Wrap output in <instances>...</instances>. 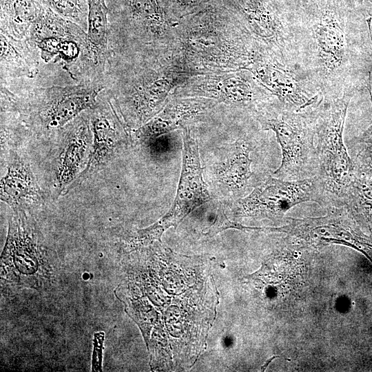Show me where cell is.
Masks as SVG:
<instances>
[{"label": "cell", "instance_id": "6da1fadb", "mask_svg": "<svg viewBox=\"0 0 372 372\" xmlns=\"http://www.w3.org/2000/svg\"><path fill=\"white\" fill-rule=\"evenodd\" d=\"M345 8L318 0L296 12V62L324 99L355 93L372 70L362 30Z\"/></svg>", "mask_w": 372, "mask_h": 372}, {"label": "cell", "instance_id": "7a4b0ae2", "mask_svg": "<svg viewBox=\"0 0 372 372\" xmlns=\"http://www.w3.org/2000/svg\"><path fill=\"white\" fill-rule=\"evenodd\" d=\"M1 99L8 110H21L32 126L43 131L58 130L84 111L93 108L105 89L100 81L64 85L23 84L1 87Z\"/></svg>", "mask_w": 372, "mask_h": 372}, {"label": "cell", "instance_id": "3957f363", "mask_svg": "<svg viewBox=\"0 0 372 372\" xmlns=\"http://www.w3.org/2000/svg\"><path fill=\"white\" fill-rule=\"evenodd\" d=\"M354 92L324 99L315 121L317 174L322 183L327 207H342L354 170L343 139L348 107Z\"/></svg>", "mask_w": 372, "mask_h": 372}, {"label": "cell", "instance_id": "277c9868", "mask_svg": "<svg viewBox=\"0 0 372 372\" xmlns=\"http://www.w3.org/2000/svg\"><path fill=\"white\" fill-rule=\"evenodd\" d=\"M317 110L309 113L296 112L286 109L274 100L254 116L262 130L275 133L281 149V163L273 172V176L285 180H296L316 176L315 121Z\"/></svg>", "mask_w": 372, "mask_h": 372}, {"label": "cell", "instance_id": "5b68a950", "mask_svg": "<svg viewBox=\"0 0 372 372\" xmlns=\"http://www.w3.org/2000/svg\"><path fill=\"white\" fill-rule=\"evenodd\" d=\"M110 52L156 50L168 23L167 0H107Z\"/></svg>", "mask_w": 372, "mask_h": 372}, {"label": "cell", "instance_id": "8992f818", "mask_svg": "<svg viewBox=\"0 0 372 372\" xmlns=\"http://www.w3.org/2000/svg\"><path fill=\"white\" fill-rule=\"evenodd\" d=\"M309 201L327 206L323 187L318 176L285 180L269 175L263 176L245 197L225 203L229 204L236 217L274 220L282 218L292 207Z\"/></svg>", "mask_w": 372, "mask_h": 372}, {"label": "cell", "instance_id": "52a82bcc", "mask_svg": "<svg viewBox=\"0 0 372 372\" xmlns=\"http://www.w3.org/2000/svg\"><path fill=\"white\" fill-rule=\"evenodd\" d=\"M287 110L296 112H313L324 98L299 65L280 62L269 53L255 49L245 68Z\"/></svg>", "mask_w": 372, "mask_h": 372}, {"label": "cell", "instance_id": "ba28073f", "mask_svg": "<svg viewBox=\"0 0 372 372\" xmlns=\"http://www.w3.org/2000/svg\"><path fill=\"white\" fill-rule=\"evenodd\" d=\"M183 137L182 169L174 200L159 220L147 227L149 235L158 240L167 228L176 227L191 211L211 200L203 178L198 143L189 128H184Z\"/></svg>", "mask_w": 372, "mask_h": 372}, {"label": "cell", "instance_id": "9c48e42d", "mask_svg": "<svg viewBox=\"0 0 372 372\" xmlns=\"http://www.w3.org/2000/svg\"><path fill=\"white\" fill-rule=\"evenodd\" d=\"M254 147L251 138L244 136L218 149L208 174L214 194L220 201L228 203L245 197L263 178L251 171L250 154Z\"/></svg>", "mask_w": 372, "mask_h": 372}, {"label": "cell", "instance_id": "30bf717a", "mask_svg": "<svg viewBox=\"0 0 372 372\" xmlns=\"http://www.w3.org/2000/svg\"><path fill=\"white\" fill-rule=\"evenodd\" d=\"M88 111L92 132L91 150L87 165L73 188L101 169L131 141L129 128L105 90L99 94L96 105Z\"/></svg>", "mask_w": 372, "mask_h": 372}, {"label": "cell", "instance_id": "8fae6325", "mask_svg": "<svg viewBox=\"0 0 372 372\" xmlns=\"http://www.w3.org/2000/svg\"><path fill=\"white\" fill-rule=\"evenodd\" d=\"M59 131L61 149L54 167L56 196L64 195L73 188L87 165L92 141L88 110Z\"/></svg>", "mask_w": 372, "mask_h": 372}, {"label": "cell", "instance_id": "7c38bea8", "mask_svg": "<svg viewBox=\"0 0 372 372\" xmlns=\"http://www.w3.org/2000/svg\"><path fill=\"white\" fill-rule=\"evenodd\" d=\"M0 85L32 84L39 72L37 48L27 39H17L0 32Z\"/></svg>", "mask_w": 372, "mask_h": 372}, {"label": "cell", "instance_id": "4fadbf2b", "mask_svg": "<svg viewBox=\"0 0 372 372\" xmlns=\"http://www.w3.org/2000/svg\"><path fill=\"white\" fill-rule=\"evenodd\" d=\"M1 200L13 210L25 211L43 200V194L30 165L12 152L7 172L1 179Z\"/></svg>", "mask_w": 372, "mask_h": 372}, {"label": "cell", "instance_id": "5bb4252c", "mask_svg": "<svg viewBox=\"0 0 372 372\" xmlns=\"http://www.w3.org/2000/svg\"><path fill=\"white\" fill-rule=\"evenodd\" d=\"M211 100L185 99L167 104L146 123L136 129L135 141L149 144L158 136L181 127L203 114L214 105Z\"/></svg>", "mask_w": 372, "mask_h": 372}, {"label": "cell", "instance_id": "9a60e30c", "mask_svg": "<svg viewBox=\"0 0 372 372\" xmlns=\"http://www.w3.org/2000/svg\"><path fill=\"white\" fill-rule=\"evenodd\" d=\"M354 170L342 200V206L355 216H360L372 228V158H356Z\"/></svg>", "mask_w": 372, "mask_h": 372}, {"label": "cell", "instance_id": "2e32d148", "mask_svg": "<svg viewBox=\"0 0 372 372\" xmlns=\"http://www.w3.org/2000/svg\"><path fill=\"white\" fill-rule=\"evenodd\" d=\"M44 8L39 0H1L0 32L26 39Z\"/></svg>", "mask_w": 372, "mask_h": 372}, {"label": "cell", "instance_id": "e0dca14e", "mask_svg": "<svg viewBox=\"0 0 372 372\" xmlns=\"http://www.w3.org/2000/svg\"><path fill=\"white\" fill-rule=\"evenodd\" d=\"M87 38L98 66L104 71L108 49L107 0H87Z\"/></svg>", "mask_w": 372, "mask_h": 372}, {"label": "cell", "instance_id": "ac0fdd59", "mask_svg": "<svg viewBox=\"0 0 372 372\" xmlns=\"http://www.w3.org/2000/svg\"><path fill=\"white\" fill-rule=\"evenodd\" d=\"M42 5L61 17L81 26L86 32L88 26L87 0H39Z\"/></svg>", "mask_w": 372, "mask_h": 372}, {"label": "cell", "instance_id": "d6986e66", "mask_svg": "<svg viewBox=\"0 0 372 372\" xmlns=\"http://www.w3.org/2000/svg\"><path fill=\"white\" fill-rule=\"evenodd\" d=\"M125 305V311L138 324L142 330L145 341L149 339L152 324L154 322V311L148 304L139 300H122Z\"/></svg>", "mask_w": 372, "mask_h": 372}, {"label": "cell", "instance_id": "ffe728a7", "mask_svg": "<svg viewBox=\"0 0 372 372\" xmlns=\"http://www.w3.org/2000/svg\"><path fill=\"white\" fill-rule=\"evenodd\" d=\"M216 203V216L213 224L205 230L204 234L206 236L209 238L213 237L227 229H236L242 231H260V228L246 227L238 223L230 220L225 214V203L220 200H218Z\"/></svg>", "mask_w": 372, "mask_h": 372}, {"label": "cell", "instance_id": "44dd1931", "mask_svg": "<svg viewBox=\"0 0 372 372\" xmlns=\"http://www.w3.org/2000/svg\"><path fill=\"white\" fill-rule=\"evenodd\" d=\"M371 73L369 74L368 81L366 82V87L370 96V99L372 105V90L371 83ZM359 141L361 143H365L366 144H372V124L363 132Z\"/></svg>", "mask_w": 372, "mask_h": 372}, {"label": "cell", "instance_id": "7402d4cb", "mask_svg": "<svg viewBox=\"0 0 372 372\" xmlns=\"http://www.w3.org/2000/svg\"><path fill=\"white\" fill-rule=\"evenodd\" d=\"M168 1V0H167ZM179 8L191 10L196 8L209 0H169Z\"/></svg>", "mask_w": 372, "mask_h": 372}]
</instances>
